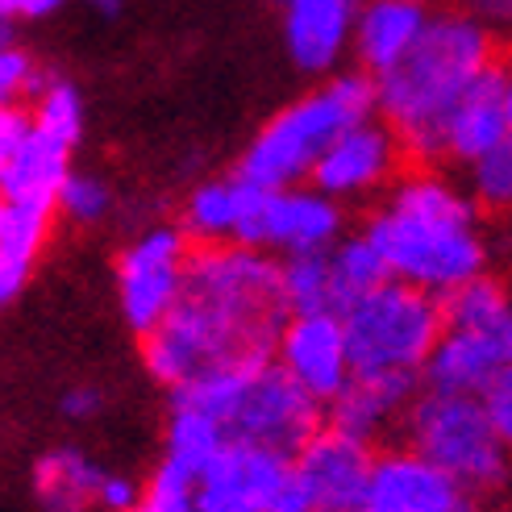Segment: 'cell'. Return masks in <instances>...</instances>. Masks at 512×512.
Wrapping results in <instances>:
<instances>
[{
	"mask_svg": "<svg viewBox=\"0 0 512 512\" xmlns=\"http://www.w3.org/2000/svg\"><path fill=\"white\" fill-rule=\"evenodd\" d=\"M109 467L80 446H55L38 454L30 471V496L38 512H100V483Z\"/></svg>",
	"mask_w": 512,
	"mask_h": 512,
	"instance_id": "obj_21",
	"label": "cell"
},
{
	"mask_svg": "<svg viewBox=\"0 0 512 512\" xmlns=\"http://www.w3.org/2000/svg\"><path fill=\"white\" fill-rule=\"evenodd\" d=\"M504 109H508V125H512V55L504 59Z\"/></svg>",
	"mask_w": 512,
	"mask_h": 512,
	"instance_id": "obj_38",
	"label": "cell"
},
{
	"mask_svg": "<svg viewBox=\"0 0 512 512\" xmlns=\"http://www.w3.org/2000/svg\"><path fill=\"white\" fill-rule=\"evenodd\" d=\"M375 467V446L354 442L338 429H321L296 450V475L309 512H354L367 496Z\"/></svg>",
	"mask_w": 512,
	"mask_h": 512,
	"instance_id": "obj_14",
	"label": "cell"
},
{
	"mask_svg": "<svg viewBox=\"0 0 512 512\" xmlns=\"http://www.w3.org/2000/svg\"><path fill=\"white\" fill-rule=\"evenodd\" d=\"M488 221L467 179H454L446 167L408 163L367 213L363 234L388 259L392 279L446 296L496 267L500 238Z\"/></svg>",
	"mask_w": 512,
	"mask_h": 512,
	"instance_id": "obj_2",
	"label": "cell"
},
{
	"mask_svg": "<svg viewBox=\"0 0 512 512\" xmlns=\"http://www.w3.org/2000/svg\"><path fill=\"white\" fill-rule=\"evenodd\" d=\"M400 442L425 454L442 471H450L475 496L500 488L512 458L479 396H454L429 388H421V396L408 404L400 421Z\"/></svg>",
	"mask_w": 512,
	"mask_h": 512,
	"instance_id": "obj_7",
	"label": "cell"
},
{
	"mask_svg": "<svg viewBox=\"0 0 512 512\" xmlns=\"http://www.w3.org/2000/svg\"><path fill=\"white\" fill-rule=\"evenodd\" d=\"M512 138L508 109H504V59L483 71L479 80L463 92V100L446 113L438 134V167L467 171L483 155H492L500 142Z\"/></svg>",
	"mask_w": 512,
	"mask_h": 512,
	"instance_id": "obj_15",
	"label": "cell"
},
{
	"mask_svg": "<svg viewBox=\"0 0 512 512\" xmlns=\"http://www.w3.org/2000/svg\"><path fill=\"white\" fill-rule=\"evenodd\" d=\"M105 413V392L96 383H71V388L59 396V417L71 425H88Z\"/></svg>",
	"mask_w": 512,
	"mask_h": 512,
	"instance_id": "obj_35",
	"label": "cell"
},
{
	"mask_svg": "<svg viewBox=\"0 0 512 512\" xmlns=\"http://www.w3.org/2000/svg\"><path fill=\"white\" fill-rule=\"evenodd\" d=\"M288 317L271 250L242 242L196 246L184 300L155 334L142 338V367L167 392H179L229 367L271 363Z\"/></svg>",
	"mask_w": 512,
	"mask_h": 512,
	"instance_id": "obj_1",
	"label": "cell"
},
{
	"mask_svg": "<svg viewBox=\"0 0 512 512\" xmlns=\"http://www.w3.org/2000/svg\"><path fill=\"white\" fill-rule=\"evenodd\" d=\"M508 229H512V217H508Z\"/></svg>",
	"mask_w": 512,
	"mask_h": 512,
	"instance_id": "obj_41",
	"label": "cell"
},
{
	"mask_svg": "<svg viewBox=\"0 0 512 512\" xmlns=\"http://www.w3.org/2000/svg\"><path fill=\"white\" fill-rule=\"evenodd\" d=\"M508 292H512V275H508Z\"/></svg>",
	"mask_w": 512,
	"mask_h": 512,
	"instance_id": "obj_40",
	"label": "cell"
},
{
	"mask_svg": "<svg viewBox=\"0 0 512 512\" xmlns=\"http://www.w3.org/2000/svg\"><path fill=\"white\" fill-rule=\"evenodd\" d=\"M471 196L479 200V209L488 217H512V138L500 142L492 155H483L463 171Z\"/></svg>",
	"mask_w": 512,
	"mask_h": 512,
	"instance_id": "obj_28",
	"label": "cell"
},
{
	"mask_svg": "<svg viewBox=\"0 0 512 512\" xmlns=\"http://www.w3.org/2000/svg\"><path fill=\"white\" fill-rule=\"evenodd\" d=\"M71 142L34 121L13 150H0V192L5 200H55L71 175Z\"/></svg>",
	"mask_w": 512,
	"mask_h": 512,
	"instance_id": "obj_22",
	"label": "cell"
},
{
	"mask_svg": "<svg viewBox=\"0 0 512 512\" xmlns=\"http://www.w3.org/2000/svg\"><path fill=\"white\" fill-rule=\"evenodd\" d=\"M50 80L55 75H46L21 46L0 50V96H5V105H34Z\"/></svg>",
	"mask_w": 512,
	"mask_h": 512,
	"instance_id": "obj_32",
	"label": "cell"
},
{
	"mask_svg": "<svg viewBox=\"0 0 512 512\" xmlns=\"http://www.w3.org/2000/svg\"><path fill=\"white\" fill-rule=\"evenodd\" d=\"M329 275H334V309L346 313L350 304H358L363 296H371L375 288H383L392 279L388 271V259L379 254V246L354 229L346 234L334 250H329Z\"/></svg>",
	"mask_w": 512,
	"mask_h": 512,
	"instance_id": "obj_25",
	"label": "cell"
},
{
	"mask_svg": "<svg viewBox=\"0 0 512 512\" xmlns=\"http://www.w3.org/2000/svg\"><path fill=\"white\" fill-rule=\"evenodd\" d=\"M429 0H363L354 21V50L358 71L367 75H388L408 50L421 42L429 30Z\"/></svg>",
	"mask_w": 512,
	"mask_h": 512,
	"instance_id": "obj_19",
	"label": "cell"
},
{
	"mask_svg": "<svg viewBox=\"0 0 512 512\" xmlns=\"http://www.w3.org/2000/svg\"><path fill=\"white\" fill-rule=\"evenodd\" d=\"M34 121L42 130H50L55 138L80 146L84 138V100H80V88L67 84V80H50L46 92L34 100Z\"/></svg>",
	"mask_w": 512,
	"mask_h": 512,
	"instance_id": "obj_30",
	"label": "cell"
},
{
	"mask_svg": "<svg viewBox=\"0 0 512 512\" xmlns=\"http://www.w3.org/2000/svg\"><path fill=\"white\" fill-rule=\"evenodd\" d=\"M171 400L213 413L225 425L229 442H254L284 454H296L325 429V404L304 392L275 358L271 363L204 375L188 383V388L171 392Z\"/></svg>",
	"mask_w": 512,
	"mask_h": 512,
	"instance_id": "obj_5",
	"label": "cell"
},
{
	"mask_svg": "<svg viewBox=\"0 0 512 512\" xmlns=\"http://www.w3.org/2000/svg\"><path fill=\"white\" fill-rule=\"evenodd\" d=\"M267 188L250 184L238 171L229 179H204L196 184L179 209V225L196 246H259V217H263Z\"/></svg>",
	"mask_w": 512,
	"mask_h": 512,
	"instance_id": "obj_16",
	"label": "cell"
},
{
	"mask_svg": "<svg viewBox=\"0 0 512 512\" xmlns=\"http://www.w3.org/2000/svg\"><path fill=\"white\" fill-rule=\"evenodd\" d=\"M192 254L196 242L184 225H150L117 254V304L138 338L155 334L184 300Z\"/></svg>",
	"mask_w": 512,
	"mask_h": 512,
	"instance_id": "obj_8",
	"label": "cell"
},
{
	"mask_svg": "<svg viewBox=\"0 0 512 512\" xmlns=\"http://www.w3.org/2000/svg\"><path fill=\"white\" fill-rule=\"evenodd\" d=\"M63 5V0H0V13H5L9 21L21 17V21H38L46 13H55Z\"/></svg>",
	"mask_w": 512,
	"mask_h": 512,
	"instance_id": "obj_37",
	"label": "cell"
},
{
	"mask_svg": "<svg viewBox=\"0 0 512 512\" xmlns=\"http://www.w3.org/2000/svg\"><path fill=\"white\" fill-rule=\"evenodd\" d=\"M225 446H229V433L213 413H204V408L184 404V400H171L167 425H163V458H175V463H184L192 471H204Z\"/></svg>",
	"mask_w": 512,
	"mask_h": 512,
	"instance_id": "obj_26",
	"label": "cell"
},
{
	"mask_svg": "<svg viewBox=\"0 0 512 512\" xmlns=\"http://www.w3.org/2000/svg\"><path fill=\"white\" fill-rule=\"evenodd\" d=\"M92 9H96V13H105V17H113V13L121 9V0H92Z\"/></svg>",
	"mask_w": 512,
	"mask_h": 512,
	"instance_id": "obj_39",
	"label": "cell"
},
{
	"mask_svg": "<svg viewBox=\"0 0 512 512\" xmlns=\"http://www.w3.org/2000/svg\"><path fill=\"white\" fill-rule=\"evenodd\" d=\"M200 512H309L296 454L229 442L200 471Z\"/></svg>",
	"mask_w": 512,
	"mask_h": 512,
	"instance_id": "obj_9",
	"label": "cell"
},
{
	"mask_svg": "<svg viewBox=\"0 0 512 512\" xmlns=\"http://www.w3.org/2000/svg\"><path fill=\"white\" fill-rule=\"evenodd\" d=\"M288 313H338L334 309V275H329V254H296L279 259Z\"/></svg>",
	"mask_w": 512,
	"mask_h": 512,
	"instance_id": "obj_27",
	"label": "cell"
},
{
	"mask_svg": "<svg viewBox=\"0 0 512 512\" xmlns=\"http://www.w3.org/2000/svg\"><path fill=\"white\" fill-rule=\"evenodd\" d=\"M496 38L500 34H492L463 9H433L421 42L388 75L375 80L379 117L400 134L413 167H438V134L446 113L483 71H492L504 59Z\"/></svg>",
	"mask_w": 512,
	"mask_h": 512,
	"instance_id": "obj_3",
	"label": "cell"
},
{
	"mask_svg": "<svg viewBox=\"0 0 512 512\" xmlns=\"http://www.w3.org/2000/svg\"><path fill=\"white\" fill-rule=\"evenodd\" d=\"M146 500V483L125 471H109L100 483V512H138Z\"/></svg>",
	"mask_w": 512,
	"mask_h": 512,
	"instance_id": "obj_34",
	"label": "cell"
},
{
	"mask_svg": "<svg viewBox=\"0 0 512 512\" xmlns=\"http://www.w3.org/2000/svg\"><path fill=\"white\" fill-rule=\"evenodd\" d=\"M408 150L400 142V134L392 130L379 113L358 121L354 130H346L334 146L321 155V163L313 167V179L325 196L334 200H367V196H383L396 179L404 175Z\"/></svg>",
	"mask_w": 512,
	"mask_h": 512,
	"instance_id": "obj_10",
	"label": "cell"
},
{
	"mask_svg": "<svg viewBox=\"0 0 512 512\" xmlns=\"http://www.w3.org/2000/svg\"><path fill=\"white\" fill-rule=\"evenodd\" d=\"M425 383L413 375H354L338 400L325 404V425L354 442L379 446L392 429H400L408 404L421 396Z\"/></svg>",
	"mask_w": 512,
	"mask_h": 512,
	"instance_id": "obj_17",
	"label": "cell"
},
{
	"mask_svg": "<svg viewBox=\"0 0 512 512\" xmlns=\"http://www.w3.org/2000/svg\"><path fill=\"white\" fill-rule=\"evenodd\" d=\"M59 204L55 200H5L0 204V300H13L38 267Z\"/></svg>",
	"mask_w": 512,
	"mask_h": 512,
	"instance_id": "obj_23",
	"label": "cell"
},
{
	"mask_svg": "<svg viewBox=\"0 0 512 512\" xmlns=\"http://www.w3.org/2000/svg\"><path fill=\"white\" fill-rule=\"evenodd\" d=\"M55 204H59V213H63L67 221L92 225V221H100V217L109 213L113 192L105 188V179H96V175H88V171H71V175L63 179Z\"/></svg>",
	"mask_w": 512,
	"mask_h": 512,
	"instance_id": "obj_31",
	"label": "cell"
},
{
	"mask_svg": "<svg viewBox=\"0 0 512 512\" xmlns=\"http://www.w3.org/2000/svg\"><path fill=\"white\" fill-rule=\"evenodd\" d=\"M379 113V92L375 75L367 71H338L329 75L321 88L309 96L292 100L288 109H279L238 159V175L259 188H292L309 184L313 167L321 155L334 146L346 130L358 121Z\"/></svg>",
	"mask_w": 512,
	"mask_h": 512,
	"instance_id": "obj_4",
	"label": "cell"
},
{
	"mask_svg": "<svg viewBox=\"0 0 512 512\" xmlns=\"http://www.w3.org/2000/svg\"><path fill=\"white\" fill-rule=\"evenodd\" d=\"M512 363V338L496 334H471V329H446L425 363V388L429 392H454V396H483L488 383Z\"/></svg>",
	"mask_w": 512,
	"mask_h": 512,
	"instance_id": "obj_20",
	"label": "cell"
},
{
	"mask_svg": "<svg viewBox=\"0 0 512 512\" xmlns=\"http://www.w3.org/2000/svg\"><path fill=\"white\" fill-rule=\"evenodd\" d=\"M450 5L483 21L492 34H512V0H450Z\"/></svg>",
	"mask_w": 512,
	"mask_h": 512,
	"instance_id": "obj_36",
	"label": "cell"
},
{
	"mask_svg": "<svg viewBox=\"0 0 512 512\" xmlns=\"http://www.w3.org/2000/svg\"><path fill=\"white\" fill-rule=\"evenodd\" d=\"M342 238V200L325 196L317 184L267 188L259 217V250H271L275 259H296V254H329Z\"/></svg>",
	"mask_w": 512,
	"mask_h": 512,
	"instance_id": "obj_13",
	"label": "cell"
},
{
	"mask_svg": "<svg viewBox=\"0 0 512 512\" xmlns=\"http://www.w3.org/2000/svg\"><path fill=\"white\" fill-rule=\"evenodd\" d=\"M442 313H446V329L512 338V292H508V279H500L492 271L446 292Z\"/></svg>",
	"mask_w": 512,
	"mask_h": 512,
	"instance_id": "obj_24",
	"label": "cell"
},
{
	"mask_svg": "<svg viewBox=\"0 0 512 512\" xmlns=\"http://www.w3.org/2000/svg\"><path fill=\"white\" fill-rule=\"evenodd\" d=\"M138 512H200V471L159 458V467L146 479V500Z\"/></svg>",
	"mask_w": 512,
	"mask_h": 512,
	"instance_id": "obj_29",
	"label": "cell"
},
{
	"mask_svg": "<svg viewBox=\"0 0 512 512\" xmlns=\"http://www.w3.org/2000/svg\"><path fill=\"white\" fill-rule=\"evenodd\" d=\"M479 400H483V408H488V417H492V425L500 433V442L512 454V363L488 383V392H483Z\"/></svg>",
	"mask_w": 512,
	"mask_h": 512,
	"instance_id": "obj_33",
	"label": "cell"
},
{
	"mask_svg": "<svg viewBox=\"0 0 512 512\" xmlns=\"http://www.w3.org/2000/svg\"><path fill=\"white\" fill-rule=\"evenodd\" d=\"M354 512H479V496L400 442L375 450L367 496Z\"/></svg>",
	"mask_w": 512,
	"mask_h": 512,
	"instance_id": "obj_11",
	"label": "cell"
},
{
	"mask_svg": "<svg viewBox=\"0 0 512 512\" xmlns=\"http://www.w3.org/2000/svg\"><path fill=\"white\" fill-rule=\"evenodd\" d=\"M275 363L284 367L313 400L329 404L354 379L342 313H292L275 342Z\"/></svg>",
	"mask_w": 512,
	"mask_h": 512,
	"instance_id": "obj_12",
	"label": "cell"
},
{
	"mask_svg": "<svg viewBox=\"0 0 512 512\" xmlns=\"http://www.w3.org/2000/svg\"><path fill=\"white\" fill-rule=\"evenodd\" d=\"M363 0H288L284 46L300 71L329 75L354 50V21Z\"/></svg>",
	"mask_w": 512,
	"mask_h": 512,
	"instance_id": "obj_18",
	"label": "cell"
},
{
	"mask_svg": "<svg viewBox=\"0 0 512 512\" xmlns=\"http://www.w3.org/2000/svg\"><path fill=\"white\" fill-rule=\"evenodd\" d=\"M279 5H288V0H279Z\"/></svg>",
	"mask_w": 512,
	"mask_h": 512,
	"instance_id": "obj_42",
	"label": "cell"
},
{
	"mask_svg": "<svg viewBox=\"0 0 512 512\" xmlns=\"http://www.w3.org/2000/svg\"><path fill=\"white\" fill-rule=\"evenodd\" d=\"M354 375H425V363L446 334L442 296L388 279L342 313ZM425 383V379H421Z\"/></svg>",
	"mask_w": 512,
	"mask_h": 512,
	"instance_id": "obj_6",
	"label": "cell"
}]
</instances>
